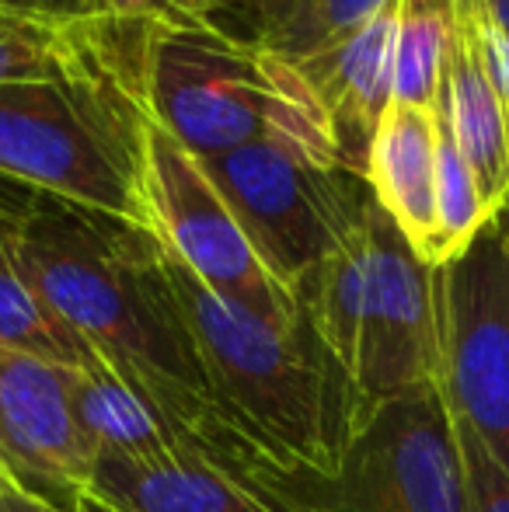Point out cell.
<instances>
[{
	"label": "cell",
	"mask_w": 509,
	"mask_h": 512,
	"mask_svg": "<svg viewBox=\"0 0 509 512\" xmlns=\"http://www.w3.org/2000/svg\"><path fill=\"white\" fill-rule=\"evenodd\" d=\"M4 227L53 314L178 432L217 411L154 234L28 189L11 199Z\"/></svg>",
	"instance_id": "cell-1"
},
{
	"label": "cell",
	"mask_w": 509,
	"mask_h": 512,
	"mask_svg": "<svg viewBox=\"0 0 509 512\" xmlns=\"http://www.w3.org/2000/svg\"><path fill=\"white\" fill-rule=\"evenodd\" d=\"M112 28L136 108L192 157L276 143L342 168L328 115L297 63L220 28Z\"/></svg>",
	"instance_id": "cell-2"
},
{
	"label": "cell",
	"mask_w": 509,
	"mask_h": 512,
	"mask_svg": "<svg viewBox=\"0 0 509 512\" xmlns=\"http://www.w3.org/2000/svg\"><path fill=\"white\" fill-rule=\"evenodd\" d=\"M168 276L217 415L276 464L332 474L363 408L307 321L276 328L206 290L171 255Z\"/></svg>",
	"instance_id": "cell-3"
},
{
	"label": "cell",
	"mask_w": 509,
	"mask_h": 512,
	"mask_svg": "<svg viewBox=\"0 0 509 512\" xmlns=\"http://www.w3.org/2000/svg\"><path fill=\"white\" fill-rule=\"evenodd\" d=\"M0 178L154 234L143 189V112L105 25L81 70L0 88Z\"/></svg>",
	"instance_id": "cell-4"
},
{
	"label": "cell",
	"mask_w": 509,
	"mask_h": 512,
	"mask_svg": "<svg viewBox=\"0 0 509 512\" xmlns=\"http://www.w3.org/2000/svg\"><path fill=\"white\" fill-rule=\"evenodd\" d=\"M252 485L293 512H464V467L440 387L370 408L332 474L258 460Z\"/></svg>",
	"instance_id": "cell-5"
},
{
	"label": "cell",
	"mask_w": 509,
	"mask_h": 512,
	"mask_svg": "<svg viewBox=\"0 0 509 512\" xmlns=\"http://www.w3.org/2000/svg\"><path fill=\"white\" fill-rule=\"evenodd\" d=\"M203 168L234 209L265 272L293 300L360 227L370 203V185L360 175L276 143L206 157Z\"/></svg>",
	"instance_id": "cell-6"
},
{
	"label": "cell",
	"mask_w": 509,
	"mask_h": 512,
	"mask_svg": "<svg viewBox=\"0 0 509 512\" xmlns=\"http://www.w3.org/2000/svg\"><path fill=\"white\" fill-rule=\"evenodd\" d=\"M436 387L509 471V199L478 234L429 265Z\"/></svg>",
	"instance_id": "cell-7"
},
{
	"label": "cell",
	"mask_w": 509,
	"mask_h": 512,
	"mask_svg": "<svg viewBox=\"0 0 509 512\" xmlns=\"http://www.w3.org/2000/svg\"><path fill=\"white\" fill-rule=\"evenodd\" d=\"M143 189L161 248L217 297L293 331L304 314L265 272L234 209L220 196L203 161L143 119Z\"/></svg>",
	"instance_id": "cell-8"
},
{
	"label": "cell",
	"mask_w": 509,
	"mask_h": 512,
	"mask_svg": "<svg viewBox=\"0 0 509 512\" xmlns=\"http://www.w3.org/2000/svg\"><path fill=\"white\" fill-rule=\"evenodd\" d=\"M363 230L367 283L346 377L367 415L384 401L436 384V331L429 265L408 248L401 230L374 199L367 203Z\"/></svg>",
	"instance_id": "cell-9"
},
{
	"label": "cell",
	"mask_w": 509,
	"mask_h": 512,
	"mask_svg": "<svg viewBox=\"0 0 509 512\" xmlns=\"http://www.w3.org/2000/svg\"><path fill=\"white\" fill-rule=\"evenodd\" d=\"M95 453L70 408L67 366L0 345V478L53 512H77Z\"/></svg>",
	"instance_id": "cell-10"
},
{
	"label": "cell",
	"mask_w": 509,
	"mask_h": 512,
	"mask_svg": "<svg viewBox=\"0 0 509 512\" xmlns=\"http://www.w3.org/2000/svg\"><path fill=\"white\" fill-rule=\"evenodd\" d=\"M394 7L398 0H384L374 18L342 46L297 63L325 108L342 168L363 182L377 126L394 102Z\"/></svg>",
	"instance_id": "cell-11"
},
{
	"label": "cell",
	"mask_w": 509,
	"mask_h": 512,
	"mask_svg": "<svg viewBox=\"0 0 509 512\" xmlns=\"http://www.w3.org/2000/svg\"><path fill=\"white\" fill-rule=\"evenodd\" d=\"M436 98L447 108L457 147L492 216L509 199V136L482 35H478V0H450Z\"/></svg>",
	"instance_id": "cell-12"
},
{
	"label": "cell",
	"mask_w": 509,
	"mask_h": 512,
	"mask_svg": "<svg viewBox=\"0 0 509 512\" xmlns=\"http://www.w3.org/2000/svg\"><path fill=\"white\" fill-rule=\"evenodd\" d=\"M88 495L116 512H293L182 446L161 457H95Z\"/></svg>",
	"instance_id": "cell-13"
},
{
	"label": "cell",
	"mask_w": 509,
	"mask_h": 512,
	"mask_svg": "<svg viewBox=\"0 0 509 512\" xmlns=\"http://www.w3.org/2000/svg\"><path fill=\"white\" fill-rule=\"evenodd\" d=\"M374 203L426 265L436 262V122L433 105L391 102L367 157Z\"/></svg>",
	"instance_id": "cell-14"
},
{
	"label": "cell",
	"mask_w": 509,
	"mask_h": 512,
	"mask_svg": "<svg viewBox=\"0 0 509 512\" xmlns=\"http://www.w3.org/2000/svg\"><path fill=\"white\" fill-rule=\"evenodd\" d=\"M67 387L77 429L95 457L136 460L182 450V432L164 418V411L102 359L67 370Z\"/></svg>",
	"instance_id": "cell-15"
},
{
	"label": "cell",
	"mask_w": 509,
	"mask_h": 512,
	"mask_svg": "<svg viewBox=\"0 0 509 512\" xmlns=\"http://www.w3.org/2000/svg\"><path fill=\"white\" fill-rule=\"evenodd\" d=\"M18 189L21 185L7 182L0 192V345L32 352L46 363L67 366V370H81V366L95 363L98 356L39 297V290L28 283L11 251V241H7L4 213L11 199L18 196Z\"/></svg>",
	"instance_id": "cell-16"
},
{
	"label": "cell",
	"mask_w": 509,
	"mask_h": 512,
	"mask_svg": "<svg viewBox=\"0 0 509 512\" xmlns=\"http://www.w3.org/2000/svg\"><path fill=\"white\" fill-rule=\"evenodd\" d=\"M384 0H276L252 21V42L290 63H307L342 46Z\"/></svg>",
	"instance_id": "cell-17"
},
{
	"label": "cell",
	"mask_w": 509,
	"mask_h": 512,
	"mask_svg": "<svg viewBox=\"0 0 509 512\" xmlns=\"http://www.w3.org/2000/svg\"><path fill=\"white\" fill-rule=\"evenodd\" d=\"M95 42L98 28H63L0 7V88L60 81L95 56Z\"/></svg>",
	"instance_id": "cell-18"
},
{
	"label": "cell",
	"mask_w": 509,
	"mask_h": 512,
	"mask_svg": "<svg viewBox=\"0 0 509 512\" xmlns=\"http://www.w3.org/2000/svg\"><path fill=\"white\" fill-rule=\"evenodd\" d=\"M447 25L450 0H398L394 7V102L433 105Z\"/></svg>",
	"instance_id": "cell-19"
},
{
	"label": "cell",
	"mask_w": 509,
	"mask_h": 512,
	"mask_svg": "<svg viewBox=\"0 0 509 512\" xmlns=\"http://www.w3.org/2000/svg\"><path fill=\"white\" fill-rule=\"evenodd\" d=\"M450 422H454V443L464 467V512H509V471L454 411H450Z\"/></svg>",
	"instance_id": "cell-20"
},
{
	"label": "cell",
	"mask_w": 509,
	"mask_h": 512,
	"mask_svg": "<svg viewBox=\"0 0 509 512\" xmlns=\"http://www.w3.org/2000/svg\"><path fill=\"white\" fill-rule=\"evenodd\" d=\"M105 25L213 28V21H210V0H105Z\"/></svg>",
	"instance_id": "cell-21"
},
{
	"label": "cell",
	"mask_w": 509,
	"mask_h": 512,
	"mask_svg": "<svg viewBox=\"0 0 509 512\" xmlns=\"http://www.w3.org/2000/svg\"><path fill=\"white\" fill-rule=\"evenodd\" d=\"M7 11L28 14V18L53 21L63 28H102L105 0H0Z\"/></svg>",
	"instance_id": "cell-22"
},
{
	"label": "cell",
	"mask_w": 509,
	"mask_h": 512,
	"mask_svg": "<svg viewBox=\"0 0 509 512\" xmlns=\"http://www.w3.org/2000/svg\"><path fill=\"white\" fill-rule=\"evenodd\" d=\"M478 35H482L485 60H489V74H492V84H496L499 108H503L506 136H509V35L489 18L482 0H478Z\"/></svg>",
	"instance_id": "cell-23"
},
{
	"label": "cell",
	"mask_w": 509,
	"mask_h": 512,
	"mask_svg": "<svg viewBox=\"0 0 509 512\" xmlns=\"http://www.w3.org/2000/svg\"><path fill=\"white\" fill-rule=\"evenodd\" d=\"M276 0H210V21L220 32L252 39V21Z\"/></svg>",
	"instance_id": "cell-24"
},
{
	"label": "cell",
	"mask_w": 509,
	"mask_h": 512,
	"mask_svg": "<svg viewBox=\"0 0 509 512\" xmlns=\"http://www.w3.org/2000/svg\"><path fill=\"white\" fill-rule=\"evenodd\" d=\"M32 506H35L32 499H25L21 492H14V488L0 478V512H32Z\"/></svg>",
	"instance_id": "cell-25"
},
{
	"label": "cell",
	"mask_w": 509,
	"mask_h": 512,
	"mask_svg": "<svg viewBox=\"0 0 509 512\" xmlns=\"http://www.w3.org/2000/svg\"><path fill=\"white\" fill-rule=\"evenodd\" d=\"M482 4H485V11H489V18L509 35V0H482Z\"/></svg>",
	"instance_id": "cell-26"
},
{
	"label": "cell",
	"mask_w": 509,
	"mask_h": 512,
	"mask_svg": "<svg viewBox=\"0 0 509 512\" xmlns=\"http://www.w3.org/2000/svg\"><path fill=\"white\" fill-rule=\"evenodd\" d=\"M77 512H116V509L105 506V502H98L95 495H84V499H81V509H77Z\"/></svg>",
	"instance_id": "cell-27"
},
{
	"label": "cell",
	"mask_w": 509,
	"mask_h": 512,
	"mask_svg": "<svg viewBox=\"0 0 509 512\" xmlns=\"http://www.w3.org/2000/svg\"><path fill=\"white\" fill-rule=\"evenodd\" d=\"M32 512H53V509H42V506H32Z\"/></svg>",
	"instance_id": "cell-28"
},
{
	"label": "cell",
	"mask_w": 509,
	"mask_h": 512,
	"mask_svg": "<svg viewBox=\"0 0 509 512\" xmlns=\"http://www.w3.org/2000/svg\"><path fill=\"white\" fill-rule=\"evenodd\" d=\"M4 185H7V182H4V178H0V192H4Z\"/></svg>",
	"instance_id": "cell-29"
}]
</instances>
